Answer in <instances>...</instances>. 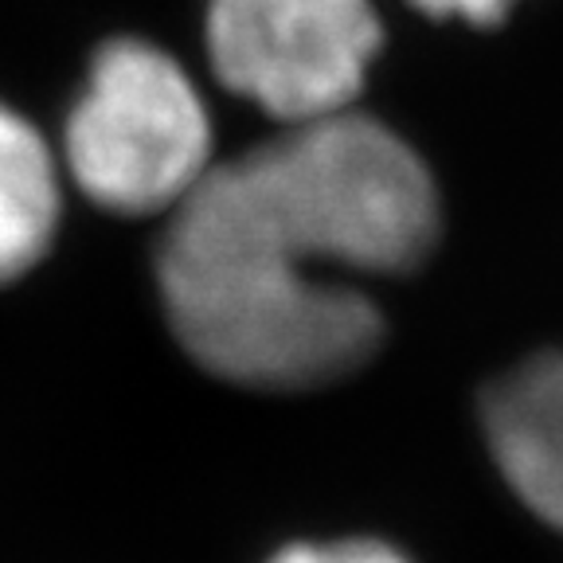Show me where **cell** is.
<instances>
[{
  "label": "cell",
  "mask_w": 563,
  "mask_h": 563,
  "mask_svg": "<svg viewBox=\"0 0 563 563\" xmlns=\"http://www.w3.org/2000/svg\"><path fill=\"white\" fill-rule=\"evenodd\" d=\"M439 192L404 137L361 114L290 125L211 165L168 211L157 251L168 325L200 368L263 391L356 372L384 336L341 274L431 255Z\"/></svg>",
  "instance_id": "6da1fadb"
},
{
  "label": "cell",
  "mask_w": 563,
  "mask_h": 563,
  "mask_svg": "<svg viewBox=\"0 0 563 563\" xmlns=\"http://www.w3.org/2000/svg\"><path fill=\"white\" fill-rule=\"evenodd\" d=\"M63 157L106 211H173L211 168L208 110L173 55L145 40H110L70 106Z\"/></svg>",
  "instance_id": "7a4b0ae2"
},
{
  "label": "cell",
  "mask_w": 563,
  "mask_h": 563,
  "mask_svg": "<svg viewBox=\"0 0 563 563\" xmlns=\"http://www.w3.org/2000/svg\"><path fill=\"white\" fill-rule=\"evenodd\" d=\"M372 0H211L216 79L282 125L349 114L379 52Z\"/></svg>",
  "instance_id": "3957f363"
},
{
  "label": "cell",
  "mask_w": 563,
  "mask_h": 563,
  "mask_svg": "<svg viewBox=\"0 0 563 563\" xmlns=\"http://www.w3.org/2000/svg\"><path fill=\"white\" fill-rule=\"evenodd\" d=\"M485 439L512 493L563 532V352L520 364L493 387Z\"/></svg>",
  "instance_id": "277c9868"
},
{
  "label": "cell",
  "mask_w": 563,
  "mask_h": 563,
  "mask_svg": "<svg viewBox=\"0 0 563 563\" xmlns=\"http://www.w3.org/2000/svg\"><path fill=\"white\" fill-rule=\"evenodd\" d=\"M59 228V168L27 118L0 102V286L47 255Z\"/></svg>",
  "instance_id": "5b68a950"
},
{
  "label": "cell",
  "mask_w": 563,
  "mask_h": 563,
  "mask_svg": "<svg viewBox=\"0 0 563 563\" xmlns=\"http://www.w3.org/2000/svg\"><path fill=\"white\" fill-rule=\"evenodd\" d=\"M271 563H407L396 548L379 540H341V544H294Z\"/></svg>",
  "instance_id": "8992f818"
},
{
  "label": "cell",
  "mask_w": 563,
  "mask_h": 563,
  "mask_svg": "<svg viewBox=\"0 0 563 563\" xmlns=\"http://www.w3.org/2000/svg\"><path fill=\"white\" fill-rule=\"evenodd\" d=\"M427 16H462L474 24H501L509 16L512 0H411Z\"/></svg>",
  "instance_id": "52a82bcc"
}]
</instances>
